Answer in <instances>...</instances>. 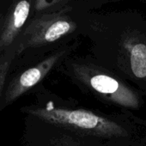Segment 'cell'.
<instances>
[{"label": "cell", "instance_id": "cell-1", "mask_svg": "<svg viewBox=\"0 0 146 146\" xmlns=\"http://www.w3.org/2000/svg\"><path fill=\"white\" fill-rule=\"evenodd\" d=\"M35 119L63 127L99 146H146V119L133 112H104L45 90L40 103L22 108Z\"/></svg>", "mask_w": 146, "mask_h": 146}, {"label": "cell", "instance_id": "cell-2", "mask_svg": "<svg viewBox=\"0 0 146 146\" xmlns=\"http://www.w3.org/2000/svg\"><path fill=\"white\" fill-rule=\"evenodd\" d=\"M58 68L83 94L105 105L133 113L144 106L138 90L93 58H67Z\"/></svg>", "mask_w": 146, "mask_h": 146}, {"label": "cell", "instance_id": "cell-3", "mask_svg": "<svg viewBox=\"0 0 146 146\" xmlns=\"http://www.w3.org/2000/svg\"><path fill=\"white\" fill-rule=\"evenodd\" d=\"M69 52L68 49L57 51L17 76L5 90L4 105H9L39 84L52 70L61 65L68 58Z\"/></svg>", "mask_w": 146, "mask_h": 146}, {"label": "cell", "instance_id": "cell-4", "mask_svg": "<svg viewBox=\"0 0 146 146\" xmlns=\"http://www.w3.org/2000/svg\"><path fill=\"white\" fill-rule=\"evenodd\" d=\"M29 0H16L10 6L0 27V54L14 44L29 17Z\"/></svg>", "mask_w": 146, "mask_h": 146}, {"label": "cell", "instance_id": "cell-5", "mask_svg": "<svg viewBox=\"0 0 146 146\" xmlns=\"http://www.w3.org/2000/svg\"><path fill=\"white\" fill-rule=\"evenodd\" d=\"M35 120L41 126L38 134V146H99L96 142L70 130Z\"/></svg>", "mask_w": 146, "mask_h": 146}, {"label": "cell", "instance_id": "cell-6", "mask_svg": "<svg viewBox=\"0 0 146 146\" xmlns=\"http://www.w3.org/2000/svg\"><path fill=\"white\" fill-rule=\"evenodd\" d=\"M14 52H7L5 57H2L0 58V101L2 99V94L4 91V87L6 80V77L8 74V71L11 64V61L14 58Z\"/></svg>", "mask_w": 146, "mask_h": 146}]
</instances>
